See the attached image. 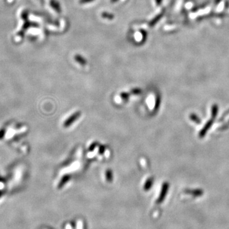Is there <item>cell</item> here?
<instances>
[{"label":"cell","mask_w":229,"mask_h":229,"mask_svg":"<svg viewBox=\"0 0 229 229\" xmlns=\"http://www.w3.org/2000/svg\"><path fill=\"white\" fill-rule=\"evenodd\" d=\"M50 5L54 9L57 13L61 12V8L59 5V2L56 1V0H50Z\"/></svg>","instance_id":"cell-1"},{"label":"cell","mask_w":229,"mask_h":229,"mask_svg":"<svg viewBox=\"0 0 229 229\" xmlns=\"http://www.w3.org/2000/svg\"><path fill=\"white\" fill-rule=\"evenodd\" d=\"M75 59L80 64L85 65L87 63V60L84 59L82 56H81L80 55H78V54L76 55L75 56Z\"/></svg>","instance_id":"cell-2"},{"label":"cell","mask_w":229,"mask_h":229,"mask_svg":"<svg viewBox=\"0 0 229 229\" xmlns=\"http://www.w3.org/2000/svg\"><path fill=\"white\" fill-rule=\"evenodd\" d=\"M101 15L104 18L109 19V20H112L114 18V15L108 12H103Z\"/></svg>","instance_id":"cell-3"},{"label":"cell","mask_w":229,"mask_h":229,"mask_svg":"<svg viewBox=\"0 0 229 229\" xmlns=\"http://www.w3.org/2000/svg\"><path fill=\"white\" fill-rule=\"evenodd\" d=\"M33 24L32 22H30L29 21H26L25 24H24V26H23V29H28V28H29V27L31 26Z\"/></svg>","instance_id":"cell-4"},{"label":"cell","mask_w":229,"mask_h":229,"mask_svg":"<svg viewBox=\"0 0 229 229\" xmlns=\"http://www.w3.org/2000/svg\"><path fill=\"white\" fill-rule=\"evenodd\" d=\"M21 16H22V18L23 19H24V20H26L27 18H28V12L27 11H23Z\"/></svg>","instance_id":"cell-5"},{"label":"cell","mask_w":229,"mask_h":229,"mask_svg":"<svg viewBox=\"0 0 229 229\" xmlns=\"http://www.w3.org/2000/svg\"><path fill=\"white\" fill-rule=\"evenodd\" d=\"M94 0H79V3L80 4H85V3H89L90 2L94 1Z\"/></svg>","instance_id":"cell-6"},{"label":"cell","mask_w":229,"mask_h":229,"mask_svg":"<svg viewBox=\"0 0 229 229\" xmlns=\"http://www.w3.org/2000/svg\"><path fill=\"white\" fill-rule=\"evenodd\" d=\"M118 1V0H111V2H112V3H114V2H116V1Z\"/></svg>","instance_id":"cell-7"}]
</instances>
